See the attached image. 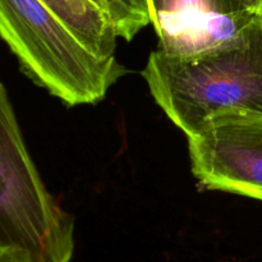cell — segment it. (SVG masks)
I'll return each instance as SVG.
<instances>
[{"instance_id": "cell-1", "label": "cell", "mask_w": 262, "mask_h": 262, "mask_svg": "<svg viewBox=\"0 0 262 262\" xmlns=\"http://www.w3.org/2000/svg\"><path fill=\"white\" fill-rule=\"evenodd\" d=\"M142 77L187 137L219 113L262 115V12L214 48L189 55L152 51Z\"/></svg>"}, {"instance_id": "cell-2", "label": "cell", "mask_w": 262, "mask_h": 262, "mask_svg": "<svg viewBox=\"0 0 262 262\" xmlns=\"http://www.w3.org/2000/svg\"><path fill=\"white\" fill-rule=\"evenodd\" d=\"M0 37L36 84L71 106L101 101L123 74L86 48L40 0H0Z\"/></svg>"}, {"instance_id": "cell-3", "label": "cell", "mask_w": 262, "mask_h": 262, "mask_svg": "<svg viewBox=\"0 0 262 262\" xmlns=\"http://www.w3.org/2000/svg\"><path fill=\"white\" fill-rule=\"evenodd\" d=\"M0 248L30 262H71L74 224L46 189L0 79Z\"/></svg>"}, {"instance_id": "cell-4", "label": "cell", "mask_w": 262, "mask_h": 262, "mask_svg": "<svg viewBox=\"0 0 262 262\" xmlns=\"http://www.w3.org/2000/svg\"><path fill=\"white\" fill-rule=\"evenodd\" d=\"M187 138L192 173L205 188L251 199L261 193V114L219 113Z\"/></svg>"}, {"instance_id": "cell-5", "label": "cell", "mask_w": 262, "mask_h": 262, "mask_svg": "<svg viewBox=\"0 0 262 262\" xmlns=\"http://www.w3.org/2000/svg\"><path fill=\"white\" fill-rule=\"evenodd\" d=\"M89 50L101 58H115L117 32L92 0H40Z\"/></svg>"}, {"instance_id": "cell-6", "label": "cell", "mask_w": 262, "mask_h": 262, "mask_svg": "<svg viewBox=\"0 0 262 262\" xmlns=\"http://www.w3.org/2000/svg\"><path fill=\"white\" fill-rule=\"evenodd\" d=\"M258 13H210L178 32L160 38L159 49L174 55H189L214 48L239 32Z\"/></svg>"}, {"instance_id": "cell-7", "label": "cell", "mask_w": 262, "mask_h": 262, "mask_svg": "<svg viewBox=\"0 0 262 262\" xmlns=\"http://www.w3.org/2000/svg\"><path fill=\"white\" fill-rule=\"evenodd\" d=\"M151 23L159 38L178 32L210 13H219L212 0H147Z\"/></svg>"}, {"instance_id": "cell-8", "label": "cell", "mask_w": 262, "mask_h": 262, "mask_svg": "<svg viewBox=\"0 0 262 262\" xmlns=\"http://www.w3.org/2000/svg\"><path fill=\"white\" fill-rule=\"evenodd\" d=\"M109 18L118 37L130 41L151 23L147 0H92Z\"/></svg>"}, {"instance_id": "cell-9", "label": "cell", "mask_w": 262, "mask_h": 262, "mask_svg": "<svg viewBox=\"0 0 262 262\" xmlns=\"http://www.w3.org/2000/svg\"><path fill=\"white\" fill-rule=\"evenodd\" d=\"M223 14L262 12V0H212Z\"/></svg>"}, {"instance_id": "cell-10", "label": "cell", "mask_w": 262, "mask_h": 262, "mask_svg": "<svg viewBox=\"0 0 262 262\" xmlns=\"http://www.w3.org/2000/svg\"><path fill=\"white\" fill-rule=\"evenodd\" d=\"M0 262H30L25 255L14 250L0 248Z\"/></svg>"}, {"instance_id": "cell-11", "label": "cell", "mask_w": 262, "mask_h": 262, "mask_svg": "<svg viewBox=\"0 0 262 262\" xmlns=\"http://www.w3.org/2000/svg\"><path fill=\"white\" fill-rule=\"evenodd\" d=\"M256 200H260V201H262V192H261V193H258L257 196H256Z\"/></svg>"}]
</instances>
